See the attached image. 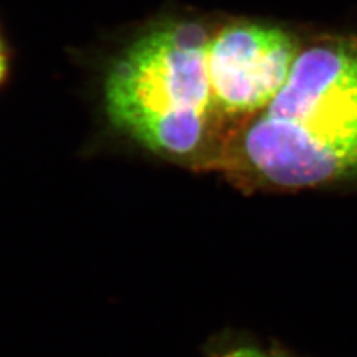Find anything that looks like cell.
Wrapping results in <instances>:
<instances>
[{
    "label": "cell",
    "mask_w": 357,
    "mask_h": 357,
    "mask_svg": "<svg viewBox=\"0 0 357 357\" xmlns=\"http://www.w3.org/2000/svg\"><path fill=\"white\" fill-rule=\"evenodd\" d=\"M212 168L249 190L357 176V38L301 51L283 88L224 139Z\"/></svg>",
    "instance_id": "1"
},
{
    "label": "cell",
    "mask_w": 357,
    "mask_h": 357,
    "mask_svg": "<svg viewBox=\"0 0 357 357\" xmlns=\"http://www.w3.org/2000/svg\"><path fill=\"white\" fill-rule=\"evenodd\" d=\"M212 35L191 20L143 33L112 66L105 84L115 126L165 158L212 168L215 118L208 70Z\"/></svg>",
    "instance_id": "2"
},
{
    "label": "cell",
    "mask_w": 357,
    "mask_h": 357,
    "mask_svg": "<svg viewBox=\"0 0 357 357\" xmlns=\"http://www.w3.org/2000/svg\"><path fill=\"white\" fill-rule=\"evenodd\" d=\"M301 53L296 40L275 26L238 22L212 35L208 70L220 115L248 119L266 107Z\"/></svg>",
    "instance_id": "3"
},
{
    "label": "cell",
    "mask_w": 357,
    "mask_h": 357,
    "mask_svg": "<svg viewBox=\"0 0 357 357\" xmlns=\"http://www.w3.org/2000/svg\"><path fill=\"white\" fill-rule=\"evenodd\" d=\"M224 357H265L259 351L253 348H238L234 351H230Z\"/></svg>",
    "instance_id": "4"
},
{
    "label": "cell",
    "mask_w": 357,
    "mask_h": 357,
    "mask_svg": "<svg viewBox=\"0 0 357 357\" xmlns=\"http://www.w3.org/2000/svg\"><path fill=\"white\" fill-rule=\"evenodd\" d=\"M6 70H7V61H6L3 44H1V40H0V82L3 81V78L6 76Z\"/></svg>",
    "instance_id": "5"
}]
</instances>
